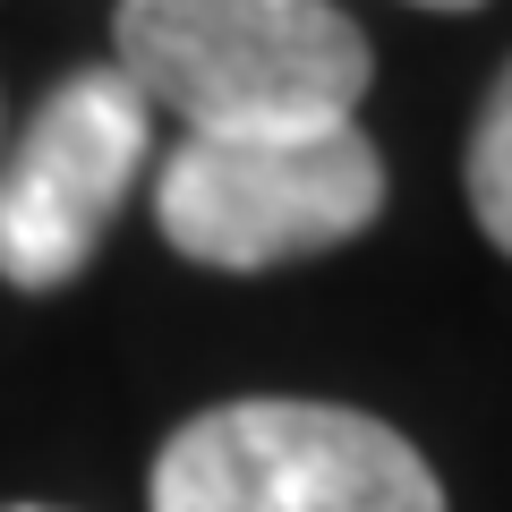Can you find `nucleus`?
<instances>
[{
	"label": "nucleus",
	"instance_id": "obj_1",
	"mask_svg": "<svg viewBox=\"0 0 512 512\" xmlns=\"http://www.w3.org/2000/svg\"><path fill=\"white\" fill-rule=\"evenodd\" d=\"M111 43L146 111H180L188 128L350 120L376 69L333 0H120Z\"/></svg>",
	"mask_w": 512,
	"mask_h": 512
},
{
	"label": "nucleus",
	"instance_id": "obj_2",
	"mask_svg": "<svg viewBox=\"0 0 512 512\" xmlns=\"http://www.w3.org/2000/svg\"><path fill=\"white\" fill-rule=\"evenodd\" d=\"M384 205V163L359 120L188 128L154 180L163 239L214 274H265L359 239Z\"/></svg>",
	"mask_w": 512,
	"mask_h": 512
},
{
	"label": "nucleus",
	"instance_id": "obj_3",
	"mask_svg": "<svg viewBox=\"0 0 512 512\" xmlns=\"http://www.w3.org/2000/svg\"><path fill=\"white\" fill-rule=\"evenodd\" d=\"M154 512H444V487L367 410L222 402L154 453Z\"/></svg>",
	"mask_w": 512,
	"mask_h": 512
},
{
	"label": "nucleus",
	"instance_id": "obj_4",
	"mask_svg": "<svg viewBox=\"0 0 512 512\" xmlns=\"http://www.w3.org/2000/svg\"><path fill=\"white\" fill-rule=\"evenodd\" d=\"M146 120V94L120 69H77L43 94L0 163V282L60 291L69 274H86L146 171Z\"/></svg>",
	"mask_w": 512,
	"mask_h": 512
},
{
	"label": "nucleus",
	"instance_id": "obj_5",
	"mask_svg": "<svg viewBox=\"0 0 512 512\" xmlns=\"http://www.w3.org/2000/svg\"><path fill=\"white\" fill-rule=\"evenodd\" d=\"M470 205H478V231L512 256V60L487 86L478 128H470Z\"/></svg>",
	"mask_w": 512,
	"mask_h": 512
},
{
	"label": "nucleus",
	"instance_id": "obj_6",
	"mask_svg": "<svg viewBox=\"0 0 512 512\" xmlns=\"http://www.w3.org/2000/svg\"><path fill=\"white\" fill-rule=\"evenodd\" d=\"M419 9H478V0H419Z\"/></svg>",
	"mask_w": 512,
	"mask_h": 512
},
{
	"label": "nucleus",
	"instance_id": "obj_7",
	"mask_svg": "<svg viewBox=\"0 0 512 512\" xmlns=\"http://www.w3.org/2000/svg\"><path fill=\"white\" fill-rule=\"evenodd\" d=\"M0 512H52V504H0Z\"/></svg>",
	"mask_w": 512,
	"mask_h": 512
}]
</instances>
